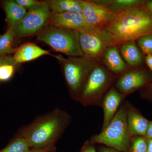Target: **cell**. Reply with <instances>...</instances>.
<instances>
[{"mask_svg": "<svg viewBox=\"0 0 152 152\" xmlns=\"http://www.w3.org/2000/svg\"><path fill=\"white\" fill-rule=\"evenodd\" d=\"M101 30L109 46L135 42L142 36L152 34V14L144 5L130 8L117 14Z\"/></svg>", "mask_w": 152, "mask_h": 152, "instance_id": "cell-1", "label": "cell"}, {"mask_svg": "<svg viewBox=\"0 0 152 152\" xmlns=\"http://www.w3.org/2000/svg\"><path fill=\"white\" fill-rule=\"evenodd\" d=\"M71 121L70 115L67 112L56 107L23 126L18 135L24 139L30 148L56 145Z\"/></svg>", "mask_w": 152, "mask_h": 152, "instance_id": "cell-2", "label": "cell"}, {"mask_svg": "<svg viewBox=\"0 0 152 152\" xmlns=\"http://www.w3.org/2000/svg\"><path fill=\"white\" fill-rule=\"evenodd\" d=\"M127 110V104H123L107 128L99 134L92 136L90 142L103 144L120 151L128 152L132 136L128 127Z\"/></svg>", "mask_w": 152, "mask_h": 152, "instance_id": "cell-3", "label": "cell"}, {"mask_svg": "<svg viewBox=\"0 0 152 152\" xmlns=\"http://www.w3.org/2000/svg\"><path fill=\"white\" fill-rule=\"evenodd\" d=\"M80 36L79 31L52 25L39 33L37 39L48 44L56 51L69 57H79L84 55Z\"/></svg>", "mask_w": 152, "mask_h": 152, "instance_id": "cell-4", "label": "cell"}, {"mask_svg": "<svg viewBox=\"0 0 152 152\" xmlns=\"http://www.w3.org/2000/svg\"><path fill=\"white\" fill-rule=\"evenodd\" d=\"M58 58L63 62L64 75L71 97L77 101L85 82L96 63L95 59L85 55L68 58Z\"/></svg>", "mask_w": 152, "mask_h": 152, "instance_id": "cell-5", "label": "cell"}, {"mask_svg": "<svg viewBox=\"0 0 152 152\" xmlns=\"http://www.w3.org/2000/svg\"><path fill=\"white\" fill-rule=\"evenodd\" d=\"M113 80L108 71L97 64L85 82L78 102L84 106L99 105Z\"/></svg>", "mask_w": 152, "mask_h": 152, "instance_id": "cell-6", "label": "cell"}, {"mask_svg": "<svg viewBox=\"0 0 152 152\" xmlns=\"http://www.w3.org/2000/svg\"><path fill=\"white\" fill-rule=\"evenodd\" d=\"M51 12L47 2L43 5L29 10L13 30L15 36L21 37L39 34L50 21Z\"/></svg>", "mask_w": 152, "mask_h": 152, "instance_id": "cell-7", "label": "cell"}, {"mask_svg": "<svg viewBox=\"0 0 152 152\" xmlns=\"http://www.w3.org/2000/svg\"><path fill=\"white\" fill-rule=\"evenodd\" d=\"M152 82V72L145 66L134 68L123 74L116 84L119 92L124 97L141 90Z\"/></svg>", "mask_w": 152, "mask_h": 152, "instance_id": "cell-8", "label": "cell"}, {"mask_svg": "<svg viewBox=\"0 0 152 152\" xmlns=\"http://www.w3.org/2000/svg\"><path fill=\"white\" fill-rule=\"evenodd\" d=\"M82 14L86 23L92 27L102 29L113 20L117 14L95 1H80Z\"/></svg>", "mask_w": 152, "mask_h": 152, "instance_id": "cell-9", "label": "cell"}, {"mask_svg": "<svg viewBox=\"0 0 152 152\" xmlns=\"http://www.w3.org/2000/svg\"><path fill=\"white\" fill-rule=\"evenodd\" d=\"M50 21L53 26L67 28L83 32L100 34V29L92 27L87 24L82 13L51 12Z\"/></svg>", "mask_w": 152, "mask_h": 152, "instance_id": "cell-10", "label": "cell"}, {"mask_svg": "<svg viewBox=\"0 0 152 152\" xmlns=\"http://www.w3.org/2000/svg\"><path fill=\"white\" fill-rule=\"evenodd\" d=\"M80 41L84 55L95 60L103 56L110 47L99 34L80 32Z\"/></svg>", "mask_w": 152, "mask_h": 152, "instance_id": "cell-11", "label": "cell"}, {"mask_svg": "<svg viewBox=\"0 0 152 152\" xmlns=\"http://www.w3.org/2000/svg\"><path fill=\"white\" fill-rule=\"evenodd\" d=\"M124 96L113 88L107 93L102 101L104 122L102 131L108 126L118 110Z\"/></svg>", "mask_w": 152, "mask_h": 152, "instance_id": "cell-12", "label": "cell"}, {"mask_svg": "<svg viewBox=\"0 0 152 152\" xmlns=\"http://www.w3.org/2000/svg\"><path fill=\"white\" fill-rule=\"evenodd\" d=\"M127 105V121L131 136H145L150 121L145 118L138 110L131 104L128 103Z\"/></svg>", "mask_w": 152, "mask_h": 152, "instance_id": "cell-13", "label": "cell"}, {"mask_svg": "<svg viewBox=\"0 0 152 152\" xmlns=\"http://www.w3.org/2000/svg\"><path fill=\"white\" fill-rule=\"evenodd\" d=\"M120 52L124 60L134 68L144 66L145 57L135 41L127 42L121 45Z\"/></svg>", "mask_w": 152, "mask_h": 152, "instance_id": "cell-14", "label": "cell"}, {"mask_svg": "<svg viewBox=\"0 0 152 152\" xmlns=\"http://www.w3.org/2000/svg\"><path fill=\"white\" fill-rule=\"evenodd\" d=\"M45 55H50L49 51L46 50L32 43L23 44L17 48L13 58L18 64L25 63L36 59Z\"/></svg>", "mask_w": 152, "mask_h": 152, "instance_id": "cell-15", "label": "cell"}, {"mask_svg": "<svg viewBox=\"0 0 152 152\" xmlns=\"http://www.w3.org/2000/svg\"><path fill=\"white\" fill-rule=\"evenodd\" d=\"M4 7L9 29L13 30L24 18L27 10L12 0L4 1Z\"/></svg>", "mask_w": 152, "mask_h": 152, "instance_id": "cell-16", "label": "cell"}, {"mask_svg": "<svg viewBox=\"0 0 152 152\" xmlns=\"http://www.w3.org/2000/svg\"><path fill=\"white\" fill-rule=\"evenodd\" d=\"M104 61L110 70L115 73L124 72L127 68L117 46L108 47L103 55Z\"/></svg>", "mask_w": 152, "mask_h": 152, "instance_id": "cell-17", "label": "cell"}, {"mask_svg": "<svg viewBox=\"0 0 152 152\" xmlns=\"http://www.w3.org/2000/svg\"><path fill=\"white\" fill-rule=\"evenodd\" d=\"M52 12L57 13H82L80 1L77 0H51L47 2Z\"/></svg>", "mask_w": 152, "mask_h": 152, "instance_id": "cell-18", "label": "cell"}, {"mask_svg": "<svg viewBox=\"0 0 152 152\" xmlns=\"http://www.w3.org/2000/svg\"><path fill=\"white\" fill-rule=\"evenodd\" d=\"M145 1L143 0H107L95 1L106 6L112 12L118 14L130 8L144 5Z\"/></svg>", "mask_w": 152, "mask_h": 152, "instance_id": "cell-19", "label": "cell"}, {"mask_svg": "<svg viewBox=\"0 0 152 152\" xmlns=\"http://www.w3.org/2000/svg\"><path fill=\"white\" fill-rule=\"evenodd\" d=\"M16 37L13 30L8 29L4 34L0 35V54L7 55L15 53L17 49L13 48Z\"/></svg>", "mask_w": 152, "mask_h": 152, "instance_id": "cell-20", "label": "cell"}, {"mask_svg": "<svg viewBox=\"0 0 152 152\" xmlns=\"http://www.w3.org/2000/svg\"><path fill=\"white\" fill-rule=\"evenodd\" d=\"M30 149L24 139L18 135L0 152H28Z\"/></svg>", "mask_w": 152, "mask_h": 152, "instance_id": "cell-21", "label": "cell"}, {"mask_svg": "<svg viewBox=\"0 0 152 152\" xmlns=\"http://www.w3.org/2000/svg\"><path fill=\"white\" fill-rule=\"evenodd\" d=\"M148 139L145 136L132 137L128 152H147Z\"/></svg>", "mask_w": 152, "mask_h": 152, "instance_id": "cell-22", "label": "cell"}, {"mask_svg": "<svg viewBox=\"0 0 152 152\" xmlns=\"http://www.w3.org/2000/svg\"><path fill=\"white\" fill-rule=\"evenodd\" d=\"M136 44L145 56L152 55V34L142 36L136 40Z\"/></svg>", "mask_w": 152, "mask_h": 152, "instance_id": "cell-23", "label": "cell"}, {"mask_svg": "<svg viewBox=\"0 0 152 152\" xmlns=\"http://www.w3.org/2000/svg\"><path fill=\"white\" fill-rule=\"evenodd\" d=\"M16 66L12 65H5L0 67V81H5L12 77Z\"/></svg>", "mask_w": 152, "mask_h": 152, "instance_id": "cell-24", "label": "cell"}, {"mask_svg": "<svg viewBox=\"0 0 152 152\" xmlns=\"http://www.w3.org/2000/svg\"><path fill=\"white\" fill-rule=\"evenodd\" d=\"M15 1L26 10L28 9V10L43 5L47 3V2L39 1L36 0H16Z\"/></svg>", "mask_w": 152, "mask_h": 152, "instance_id": "cell-25", "label": "cell"}, {"mask_svg": "<svg viewBox=\"0 0 152 152\" xmlns=\"http://www.w3.org/2000/svg\"><path fill=\"white\" fill-rule=\"evenodd\" d=\"M141 96L152 103V82L140 90Z\"/></svg>", "mask_w": 152, "mask_h": 152, "instance_id": "cell-26", "label": "cell"}, {"mask_svg": "<svg viewBox=\"0 0 152 152\" xmlns=\"http://www.w3.org/2000/svg\"><path fill=\"white\" fill-rule=\"evenodd\" d=\"M5 65H12L17 66L19 64L14 59L13 57L7 55L0 54V67Z\"/></svg>", "mask_w": 152, "mask_h": 152, "instance_id": "cell-27", "label": "cell"}, {"mask_svg": "<svg viewBox=\"0 0 152 152\" xmlns=\"http://www.w3.org/2000/svg\"><path fill=\"white\" fill-rule=\"evenodd\" d=\"M57 148L56 145L40 148H30L28 152H56Z\"/></svg>", "mask_w": 152, "mask_h": 152, "instance_id": "cell-28", "label": "cell"}, {"mask_svg": "<svg viewBox=\"0 0 152 152\" xmlns=\"http://www.w3.org/2000/svg\"><path fill=\"white\" fill-rule=\"evenodd\" d=\"M79 152H96V151L94 144L91 143L88 140L85 143Z\"/></svg>", "mask_w": 152, "mask_h": 152, "instance_id": "cell-29", "label": "cell"}, {"mask_svg": "<svg viewBox=\"0 0 152 152\" xmlns=\"http://www.w3.org/2000/svg\"><path fill=\"white\" fill-rule=\"evenodd\" d=\"M145 63L149 69L152 72V55H146L145 57Z\"/></svg>", "mask_w": 152, "mask_h": 152, "instance_id": "cell-30", "label": "cell"}, {"mask_svg": "<svg viewBox=\"0 0 152 152\" xmlns=\"http://www.w3.org/2000/svg\"><path fill=\"white\" fill-rule=\"evenodd\" d=\"M147 139L152 140V121H150L148 130L145 136Z\"/></svg>", "mask_w": 152, "mask_h": 152, "instance_id": "cell-31", "label": "cell"}, {"mask_svg": "<svg viewBox=\"0 0 152 152\" xmlns=\"http://www.w3.org/2000/svg\"><path fill=\"white\" fill-rule=\"evenodd\" d=\"M99 152H123L115 149L111 148L106 147H101L99 150Z\"/></svg>", "mask_w": 152, "mask_h": 152, "instance_id": "cell-32", "label": "cell"}, {"mask_svg": "<svg viewBox=\"0 0 152 152\" xmlns=\"http://www.w3.org/2000/svg\"><path fill=\"white\" fill-rule=\"evenodd\" d=\"M144 6L145 8L152 14V0L146 1Z\"/></svg>", "mask_w": 152, "mask_h": 152, "instance_id": "cell-33", "label": "cell"}, {"mask_svg": "<svg viewBox=\"0 0 152 152\" xmlns=\"http://www.w3.org/2000/svg\"><path fill=\"white\" fill-rule=\"evenodd\" d=\"M147 152H152V140L148 139Z\"/></svg>", "mask_w": 152, "mask_h": 152, "instance_id": "cell-34", "label": "cell"}]
</instances>
